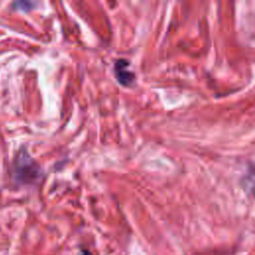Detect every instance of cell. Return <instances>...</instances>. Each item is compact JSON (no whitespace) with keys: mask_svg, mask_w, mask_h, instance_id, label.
Wrapping results in <instances>:
<instances>
[{"mask_svg":"<svg viewBox=\"0 0 255 255\" xmlns=\"http://www.w3.org/2000/svg\"><path fill=\"white\" fill-rule=\"evenodd\" d=\"M14 172L19 181L27 183L37 179L40 174V167L27 150L21 149L14 159Z\"/></svg>","mask_w":255,"mask_h":255,"instance_id":"obj_1","label":"cell"},{"mask_svg":"<svg viewBox=\"0 0 255 255\" xmlns=\"http://www.w3.org/2000/svg\"><path fill=\"white\" fill-rule=\"evenodd\" d=\"M128 67L129 61L127 59H119L114 65V71L117 81L125 87L131 86L135 80L134 73L128 70Z\"/></svg>","mask_w":255,"mask_h":255,"instance_id":"obj_2","label":"cell"}]
</instances>
